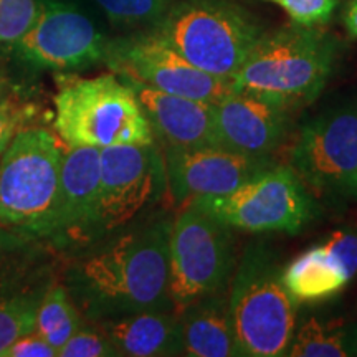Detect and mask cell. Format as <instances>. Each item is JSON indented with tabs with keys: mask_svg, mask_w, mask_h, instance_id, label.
<instances>
[{
	"mask_svg": "<svg viewBox=\"0 0 357 357\" xmlns=\"http://www.w3.org/2000/svg\"><path fill=\"white\" fill-rule=\"evenodd\" d=\"M166 190V162L155 142L102 147L96 240L132 223Z\"/></svg>",
	"mask_w": 357,
	"mask_h": 357,
	"instance_id": "obj_11",
	"label": "cell"
},
{
	"mask_svg": "<svg viewBox=\"0 0 357 357\" xmlns=\"http://www.w3.org/2000/svg\"><path fill=\"white\" fill-rule=\"evenodd\" d=\"M89 323V321H88ZM119 356H184L181 316L172 310L141 311L95 323Z\"/></svg>",
	"mask_w": 357,
	"mask_h": 357,
	"instance_id": "obj_18",
	"label": "cell"
},
{
	"mask_svg": "<svg viewBox=\"0 0 357 357\" xmlns=\"http://www.w3.org/2000/svg\"><path fill=\"white\" fill-rule=\"evenodd\" d=\"M144 218L84 245L66 268L65 288L84 321L96 323L132 312L172 310V218L166 213Z\"/></svg>",
	"mask_w": 357,
	"mask_h": 357,
	"instance_id": "obj_1",
	"label": "cell"
},
{
	"mask_svg": "<svg viewBox=\"0 0 357 357\" xmlns=\"http://www.w3.org/2000/svg\"><path fill=\"white\" fill-rule=\"evenodd\" d=\"M342 20H344L347 35L351 38H357V0H349L344 15H342Z\"/></svg>",
	"mask_w": 357,
	"mask_h": 357,
	"instance_id": "obj_29",
	"label": "cell"
},
{
	"mask_svg": "<svg viewBox=\"0 0 357 357\" xmlns=\"http://www.w3.org/2000/svg\"><path fill=\"white\" fill-rule=\"evenodd\" d=\"M100 207V149L70 147L63 153L60 190L52 238L60 243L88 245L96 240Z\"/></svg>",
	"mask_w": 357,
	"mask_h": 357,
	"instance_id": "obj_16",
	"label": "cell"
},
{
	"mask_svg": "<svg viewBox=\"0 0 357 357\" xmlns=\"http://www.w3.org/2000/svg\"><path fill=\"white\" fill-rule=\"evenodd\" d=\"M55 347L48 344L37 331H32L17 339L2 357H56Z\"/></svg>",
	"mask_w": 357,
	"mask_h": 357,
	"instance_id": "obj_27",
	"label": "cell"
},
{
	"mask_svg": "<svg viewBox=\"0 0 357 357\" xmlns=\"http://www.w3.org/2000/svg\"><path fill=\"white\" fill-rule=\"evenodd\" d=\"M106 19L129 32L153 29L167 12L172 0H93Z\"/></svg>",
	"mask_w": 357,
	"mask_h": 357,
	"instance_id": "obj_23",
	"label": "cell"
},
{
	"mask_svg": "<svg viewBox=\"0 0 357 357\" xmlns=\"http://www.w3.org/2000/svg\"><path fill=\"white\" fill-rule=\"evenodd\" d=\"M17 131L15 113H12L6 105H0V154L6 151L8 142L13 139Z\"/></svg>",
	"mask_w": 357,
	"mask_h": 357,
	"instance_id": "obj_28",
	"label": "cell"
},
{
	"mask_svg": "<svg viewBox=\"0 0 357 357\" xmlns=\"http://www.w3.org/2000/svg\"><path fill=\"white\" fill-rule=\"evenodd\" d=\"M109 38L77 0H42L40 15L13 53L33 68L71 71L105 61Z\"/></svg>",
	"mask_w": 357,
	"mask_h": 357,
	"instance_id": "obj_12",
	"label": "cell"
},
{
	"mask_svg": "<svg viewBox=\"0 0 357 357\" xmlns=\"http://www.w3.org/2000/svg\"><path fill=\"white\" fill-rule=\"evenodd\" d=\"M288 167L314 194L357 195V108L337 106L306 119L289 151Z\"/></svg>",
	"mask_w": 357,
	"mask_h": 357,
	"instance_id": "obj_10",
	"label": "cell"
},
{
	"mask_svg": "<svg viewBox=\"0 0 357 357\" xmlns=\"http://www.w3.org/2000/svg\"><path fill=\"white\" fill-rule=\"evenodd\" d=\"M167 189L174 202L225 195L275 166L271 158H250L220 146L164 147Z\"/></svg>",
	"mask_w": 357,
	"mask_h": 357,
	"instance_id": "obj_13",
	"label": "cell"
},
{
	"mask_svg": "<svg viewBox=\"0 0 357 357\" xmlns=\"http://www.w3.org/2000/svg\"><path fill=\"white\" fill-rule=\"evenodd\" d=\"M231 230L192 202L172 218L169 298L177 314L192 303L229 289L236 266Z\"/></svg>",
	"mask_w": 357,
	"mask_h": 357,
	"instance_id": "obj_7",
	"label": "cell"
},
{
	"mask_svg": "<svg viewBox=\"0 0 357 357\" xmlns=\"http://www.w3.org/2000/svg\"><path fill=\"white\" fill-rule=\"evenodd\" d=\"M42 0H0V48L13 50L40 15Z\"/></svg>",
	"mask_w": 357,
	"mask_h": 357,
	"instance_id": "obj_24",
	"label": "cell"
},
{
	"mask_svg": "<svg viewBox=\"0 0 357 357\" xmlns=\"http://www.w3.org/2000/svg\"><path fill=\"white\" fill-rule=\"evenodd\" d=\"M43 293L19 289L0 294V357L17 339L35 331V318Z\"/></svg>",
	"mask_w": 357,
	"mask_h": 357,
	"instance_id": "obj_22",
	"label": "cell"
},
{
	"mask_svg": "<svg viewBox=\"0 0 357 357\" xmlns=\"http://www.w3.org/2000/svg\"><path fill=\"white\" fill-rule=\"evenodd\" d=\"M63 151L50 131L22 129L0 159V223L35 236L55 229Z\"/></svg>",
	"mask_w": 357,
	"mask_h": 357,
	"instance_id": "obj_6",
	"label": "cell"
},
{
	"mask_svg": "<svg viewBox=\"0 0 357 357\" xmlns=\"http://www.w3.org/2000/svg\"><path fill=\"white\" fill-rule=\"evenodd\" d=\"M124 82L136 93L154 139L164 147L218 146L211 102L169 95L128 79Z\"/></svg>",
	"mask_w": 357,
	"mask_h": 357,
	"instance_id": "obj_17",
	"label": "cell"
},
{
	"mask_svg": "<svg viewBox=\"0 0 357 357\" xmlns=\"http://www.w3.org/2000/svg\"><path fill=\"white\" fill-rule=\"evenodd\" d=\"M153 30L199 70L222 78H234L265 32L235 0H177Z\"/></svg>",
	"mask_w": 357,
	"mask_h": 357,
	"instance_id": "obj_5",
	"label": "cell"
},
{
	"mask_svg": "<svg viewBox=\"0 0 357 357\" xmlns=\"http://www.w3.org/2000/svg\"><path fill=\"white\" fill-rule=\"evenodd\" d=\"M288 13L294 24L306 26H323L331 20L339 0H266Z\"/></svg>",
	"mask_w": 357,
	"mask_h": 357,
	"instance_id": "obj_26",
	"label": "cell"
},
{
	"mask_svg": "<svg viewBox=\"0 0 357 357\" xmlns=\"http://www.w3.org/2000/svg\"><path fill=\"white\" fill-rule=\"evenodd\" d=\"M357 275V231L339 229L284 268L283 283L296 305L331 300Z\"/></svg>",
	"mask_w": 357,
	"mask_h": 357,
	"instance_id": "obj_15",
	"label": "cell"
},
{
	"mask_svg": "<svg viewBox=\"0 0 357 357\" xmlns=\"http://www.w3.org/2000/svg\"><path fill=\"white\" fill-rule=\"evenodd\" d=\"M83 326V316L75 306L65 284H52L40 300L35 331L56 352Z\"/></svg>",
	"mask_w": 357,
	"mask_h": 357,
	"instance_id": "obj_21",
	"label": "cell"
},
{
	"mask_svg": "<svg viewBox=\"0 0 357 357\" xmlns=\"http://www.w3.org/2000/svg\"><path fill=\"white\" fill-rule=\"evenodd\" d=\"M105 63L128 82L211 105L235 93L231 78L199 70L153 29L109 38Z\"/></svg>",
	"mask_w": 357,
	"mask_h": 357,
	"instance_id": "obj_9",
	"label": "cell"
},
{
	"mask_svg": "<svg viewBox=\"0 0 357 357\" xmlns=\"http://www.w3.org/2000/svg\"><path fill=\"white\" fill-rule=\"evenodd\" d=\"M291 109L235 91L213 105L217 144L250 158H271L288 136Z\"/></svg>",
	"mask_w": 357,
	"mask_h": 357,
	"instance_id": "obj_14",
	"label": "cell"
},
{
	"mask_svg": "<svg viewBox=\"0 0 357 357\" xmlns=\"http://www.w3.org/2000/svg\"><path fill=\"white\" fill-rule=\"evenodd\" d=\"M189 202L231 229L252 234H298L316 212L312 195L287 166H271L230 194Z\"/></svg>",
	"mask_w": 357,
	"mask_h": 357,
	"instance_id": "obj_8",
	"label": "cell"
},
{
	"mask_svg": "<svg viewBox=\"0 0 357 357\" xmlns=\"http://www.w3.org/2000/svg\"><path fill=\"white\" fill-rule=\"evenodd\" d=\"M55 129L68 147H111L155 142L136 93L118 75L61 77Z\"/></svg>",
	"mask_w": 357,
	"mask_h": 357,
	"instance_id": "obj_4",
	"label": "cell"
},
{
	"mask_svg": "<svg viewBox=\"0 0 357 357\" xmlns=\"http://www.w3.org/2000/svg\"><path fill=\"white\" fill-rule=\"evenodd\" d=\"M281 273L273 252L263 243L250 245L235 266L229 310L238 356H287L298 324V305Z\"/></svg>",
	"mask_w": 357,
	"mask_h": 357,
	"instance_id": "obj_3",
	"label": "cell"
},
{
	"mask_svg": "<svg viewBox=\"0 0 357 357\" xmlns=\"http://www.w3.org/2000/svg\"><path fill=\"white\" fill-rule=\"evenodd\" d=\"M289 357H349L357 356V324L346 319L311 316L294 329Z\"/></svg>",
	"mask_w": 357,
	"mask_h": 357,
	"instance_id": "obj_20",
	"label": "cell"
},
{
	"mask_svg": "<svg viewBox=\"0 0 357 357\" xmlns=\"http://www.w3.org/2000/svg\"><path fill=\"white\" fill-rule=\"evenodd\" d=\"M88 323V321H86ZM60 357H118L113 342L95 323L83 324L58 351Z\"/></svg>",
	"mask_w": 357,
	"mask_h": 357,
	"instance_id": "obj_25",
	"label": "cell"
},
{
	"mask_svg": "<svg viewBox=\"0 0 357 357\" xmlns=\"http://www.w3.org/2000/svg\"><path fill=\"white\" fill-rule=\"evenodd\" d=\"M184 356H238L229 310V289L192 303L181 312Z\"/></svg>",
	"mask_w": 357,
	"mask_h": 357,
	"instance_id": "obj_19",
	"label": "cell"
},
{
	"mask_svg": "<svg viewBox=\"0 0 357 357\" xmlns=\"http://www.w3.org/2000/svg\"><path fill=\"white\" fill-rule=\"evenodd\" d=\"M336 37L291 24L263 32L231 78L235 91L298 109L318 98L337 60Z\"/></svg>",
	"mask_w": 357,
	"mask_h": 357,
	"instance_id": "obj_2",
	"label": "cell"
}]
</instances>
